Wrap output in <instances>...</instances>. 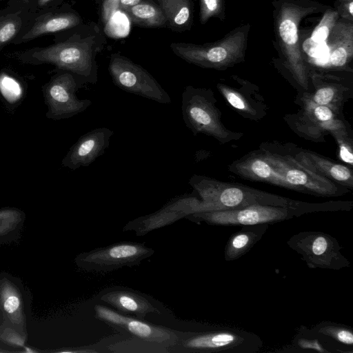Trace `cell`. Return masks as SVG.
<instances>
[{"instance_id":"cell-28","label":"cell","mask_w":353,"mask_h":353,"mask_svg":"<svg viewBox=\"0 0 353 353\" xmlns=\"http://www.w3.org/2000/svg\"><path fill=\"white\" fill-rule=\"evenodd\" d=\"M336 10L329 6L323 12V16L318 25L314 28L312 36L308 39L309 44L316 48L327 40L331 29L339 19Z\"/></svg>"},{"instance_id":"cell-15","label":"cell","mask_w":353,"mask_h":353,"mask_svg":"<svg viewBox=\"0 0 353 353\" xmlns=\"http://www.w3.org/2000/svg\"><path fill=\"white\" fill-rule=\"evenodd\" d=\"M72 73L57 76L50 85L48 98L52 114L57 118H68L88 109L92 104L90 99H79L76 95L78 89L85 83Z\"/></svg>"},{"instance_id":"cell-17","label":"cell","mask_w":353,"mask_h":353,"mask_svg":"<svg viewBox=\"0 0 353 353\" xmlns=\"http://www.w3.org/2000/svg\"><path fill=\"white\" fill-rule=\"evenodd\" d=\"M97 299L121 314L142 320L149 314H161L152 298L128 288L119 287L102 291Z\"/></svg>"},{"instance_id":"cell-26","label":"cell","mask_w":353,"mask_h":353,"mask_svg":"<svg viewBox=\"0 0 353 353\" xmlns=\"http://www.w3.org/2000/svg\"><path fill=\"white\" fill-rule=\"evenodd\" d=\"M134 23L146 27H160L167 23V19L159 5L142 1L132 7L123 9Z\"/></svg>"},{"instance_id":"cell-7","label":"cell","mask_w":353,"mask_h":353,"mask_svg":"<svg viewBox=\"0 0 353 353\" xmlns=\"http://www.w3.org/2000/svg\"><path fill=\"white\" fill-rule=\"evenodd\" d=\"M97 50L90 39L66 41L34 51L32 57L39 61L54 64L81 78L85 83L96 84Z\"/></svg>"},{"instance_id":"cell-14","label":"cell","mask_w":353,"mask_h":353,"mask_svg":"<svg viewBox=\"0 0 353 353\" xmlns=\"http://www.w3.org/2000/svg\"><path fill=\"white\" fill-rule=\"evenodd\" d=\"M260 148L290 155L300 165L312 172L325 178L350 190L353 189V174L351 168L322 157L314 152L279 143H263Z\"/></svg>"},{"instance_id":"cell-32","label":"cell","mask_w":353,"mask_h":353,"mask_svg":"<svg viewBox=\"0 0 353 353\" xmlns=\"http://www.w3.org/2000/svg\"><path fill=\"white\" fill-rule=\"evenodd\" d=\"M1 297L3 308L7 313L12 314L19 310L21 301L14 289L10 287L4 288Z\"/></svg>"},{"instance_id":"cell-35","label":"cell","mask_w":353,"mask_h":353,"mask_svg":"<svg viewBox=\"0 0 353 353\" xmlns=\"http://www.w3.org/2000/svg\"><path fill=\"white\" fill-rule=\"evenodd\" d=\"M119 0H104L102 8V19L104 22L110 19L113 12L119 6Z\"/></svg>"},{"instance_id":"cell-23","label":"cell","mask_w":353,"mask_h":353,"mask_svg":"<svg viewBox=\"0 0 353 353\" xmlns=\"http://www.w3.org/2000/svg\"><path fill=\"white\" fill-rule=\"evenodd\" d=\"M298 330L306 334L324 339L340 348L342 345L350 349L353 347V330L348 325L323 321L310 327L301 325Z\"/></svg>"},{"instance_id":"cell-11","label":"cell","mask_w":353,"mask_h":353,"mask_svg":"<svg viewBox=\"0 0 353 353\" xmlns=\"http://www.w3.org/2000/svg\"><path fill=\"white\" fill-rule=\"evenodd\" d=\"M108 71L114 84L123 91L159 103L169 104L172 101L168 93L150 72L124 56L112 54Z\"/></svg>"},{"instance_id":"cell-4","label":"cell","mask_w":353,"mask_h":353,"mask_svg":"<svg viewBox=\"0 0 353 353\" xmlns=\"http://www.w3.org/2000/svg\"><path fill=\"white\" fill-rule=\"evenodd\" d=\"M345 201H329L316 203L311 207L292 208L265 205H252L240 209L196 212L188 215L196 222L210 225H245L272 224L317 212L345 211Z\"/></svg>"},{"instance_id":"cell-2","label":"cell","mask_w":353,"mask_h":353,"mask_svg":"<svg viewBox=\"0 0 353 353\" xmlns=\"http://www.w3.org/2000/svg\"><path fill=\"white\" fill-rule=\"evenodd\" d=\"M189 184L197 192L191 204V214L196 212L240 209L252 205L305 208L310 203L291 199L239 183L218 181L193 174Z\"/></svg>"},{"instance_id":"cell-13","label":"cell","mask_w":353,"mask_h":353,"mask_svg":"<svg viewBox=\"0 0 353 353\" xmlns=\"http://www.w3.org/2000/svg\"><path fill=\"white\" fill-rule=\"evenodd\" d=\"M94 310L95 317L107 325L128 332L141 341L160 345L165 347H173L185 333L154 325L145 321V320L124 315L99 303L94 305Z\"/></svg>"},{"instance_id":"cell-38","label":"cell","mask_w":353,"mask_h":353,"mask_svg":"<svg viewBox=\"0 0 353 353\" xmlns=\"http://www.w3.org/2000/svg\"><path fill=\"white\" fill-rule=\"evenodd\" d=\"M26 352H34L32 350L29 349V347H25Z\"/></svg>"},{"instance_id":"cell-37","label":"cell","mask_w":353,"mask_h":353,"mask_svg":"<svg viewBox=\"0 0 353 353\" xmlns=\"http://www.w3.org/2000/svg\"><path fill=\"white\" fill-rule=\"evenodd\" d=\"M51 0H39V6H43L46 5L47 3H48Z\"/></svg>"},{"instance_id":"cell-30","label":"cell","mask_w":353,"mask_h":353,"mask_svg":"<svg viewBox=\"0 0 353 353\" xmlns=\"http://www.w3.org/2000/svg\"><path fill=\"white\" fill-rule=\"evenodd\" d=\"M211 18L225 19V6L223 0H200L199 19L205 24Z\"/></svg>"},{"instance_id":"cell-5","label":"cell","mask_w":353,"mask_h":353,"mask_svg":"<svg viewBox=\"0 0 353 353\" xmlns=\"http://www.w3.org/2000/svg\"><path fill=\"white\" fill-rule=\"evenodd\" d=\"M263 343L256 334L228 325H206L199 331L185 332L174 352L199 353H256Z\"/></svg>"},{"instance_id":"cell-27","label":"cell","mask_w":353,"mask_h":353,"mask_svg":"<svg viewBox=\"0 0 353 353\" xmlns=\"http://www.w3.org/2000/svg\"><path fill=\"white\" fill-rule=\"evenodd\" d=\"M80 23V18L74 13H62L53 15L37 22L26 34L23 39H32L38 36L55 32L76 26Z\"/></svg>"},{"instance_id":"cell-25","label":"cell","mask_w":353,"mask_h":353,"mask_svg":"<svg viewBox=\"0 0 353 353\" xmlns=\"http://www.w3.org/2000/svg\"><path fill=\"white\" fill-rule=\"evenodd\" d=\"M281 352H312L336 353L345 352L336 345L321 337L306 334L299 330L292 340L291 344L282 350Z\"/></svg>"},{"instance_id":"cell-10","label":"cell","mask_w":353,"mask_h":353,"mask_svg":"<svg viewBox=\"0 0 353 353\" xmlns=\"http://www.w3.org/2000/svg\"><path fill=\"white\" fill-rule=\"evenodd\" d=\"M300 102L301 108L298 112L284 117L289 127L299 137L312 141L325 142V137L331 132L347 128L341 113L314 103L305 92Z\"/></svg>"},{"instance_id":"cell-34","label":"cell","mask_w":353,"mask_h":353,"mask_svg":"<svg viewBox=\"0 0 353 353\" xmlns=\"http://www.w3.org/2000/svg\"><path fill=\"white\" fill-rule=\"evenodd\" d=\"M333 8L339 18L353 21V0H335Z\"/></svg>"},{"instance_id":"cell-3","label":"cell","mask_w":353,"mask_h":353,"mask_svg":"<svg viewBox=\"0 0 353 353\" xmlns=\"http://www.w3.org/2000/svg\"><path fill=\"white\" fill-rule=\"evenodd\" d=\"M251 26L242 24L221 39L203 44L172 43L170 48L189 63L207 69L225 70L245 61Z\"/></svg>"},{"instance_id":"cell-19","label":"cell","mask_w":353,"mask_h":353,"mask_svg":"<svg viewBox=\"0 0 353 353\" xmlns=\"http://www.w3.org/2000/svg\"><path fill=\"white\" fill-rule=\"evenodd\" d=\"M113 134L112 130L102 127L82 135L70 148L63 164L72 170L90 165L105 153Z\"/></svg>"},{"instance_id":"cell-24","label":"cell","mask_w":353,"mask_h":353,"mask_svg":"<svg viewBox=\"0 0 353 353\" xmlns=\"http://www.w3.org/2000/svg\"><path fill=\"white\" fill-rule=\"evenodd\" d=\"M163 10L169 26L181 31L189 28L193 16L192 0H157Z\"/></svg>"},{"instance_id":"cell-1","label":"cell","mask_w":353,"mask_h":353,"mask_svg":"<svg viewBox=\"0 0 353 353\" xmlns=\"http://www.w3.org/2000/svg\"><path fill=\"white\" fill-rule=\"evenodd\" d=\"M274 46L281 65L303 91L310 89L309 66L301 48L299 26L311 14L324 12L329 6L313 0H273Z\"/></svg>"},{"instance_id":"cell-20","label":"cell","mask_w":353,"mask_h":353,"mask_svg":"<svg viewBox=\"0 0 353 353\" xmlns=\"http://www.w3.org/2000/svg\"><path fill=\"white\" fill-rule=\"evenodd\" d=\"M228 170L245 180L263 182L292 190L286 179L270 165L261 151L251 152L232 162Z\"/></svg>"},{"instance_id":"cell-6","label":"cell","mask_w":353,"mask_h":353,"mask_svg":"<svg viewBox=\"0 0 353 353\" xmlns=\"http://www.w3.org/2000/svg\"><path fill=\"white\" fill-rule=\"evenodd\" d=\"M181 97L183 120L194 135L203 134L221 144L238 141L243 136V133L224 126L221 112L215 105L216 100L210 89L187 85Z\"/></svg>"},{"instance_id":"cell-8","label":"cell","mask_w":353,"mask_h":353,"mask_svg":"<svg viewBox=\"0 0 353 353\" xmlns=\"http://www.w3.org/2000/svg\"><path fill=\"white\" fill-rule=\"evenodd\" d=\"M264 158L274 170L282 175L292 190L316 196H340L350 190L319 176L300 165L290 155L260 148Z\"/></svg>"},{"instance_id":"cell-18","label":"cell","mask_w":353,"mask_h":353,"mask_svg":"<svg viewBox=\"0 0 353 353\" xmlns=\"http://www.w3.org/2000/svg\"><path fill=\"white\" fill-rule=\"evenodd\" d=\"M309 79L314 92H305L314 103L326 105L341 113L345 103L352 97V90L340 77L309 70Z\"/></svg>"},{"instance_id":"cell-36","label":"cell","mask_w":353,"mask_h":353,"mask_svg":"<svg viewBox=\"0 0 353 353\" xmlns=\"http://www.w3.org/2000/svg\"><path fill=\"white\" fill-rule=\"evenodd\" d=\"M143 0H119V6L123 9L132 7L139 3Z\"/></svg>"},{"instance_id":"cell-21","label":"cell","mask_w":353,"mask_h":353,"mask_svg":"<svg viewBox=\"0 0 353 353\" xmlns=\"http://www.w3.org/2000/svg\"><path fill=\"white\" fill-rule=\"evenodd\" d=\"M325 43L329 48L327 67L348 71L353 59V21L339 18Z\"/></svg>"},{"instance_id":"cell-9","label":"cell","mask_w":353,"mask_h":353,"mask_svg":"<svg viewBox=\"0 0 353 353\" xmlns=\"http://www.w3.org/2000/svg\"><path fill=\"white\" fill-rule=\"evenodd\" d=\"M287 245L299 254L310 269L340 270L350 266L334 236L321 231H304L292 235Z\"/></svg>"},{"instance_id":"cell-16","label":"cell","mask_w":353,"mask_h":353,"mask_svg":"<svg viewBox=\"0 0 353 353\" xmlns=\"http://www.w3.org/2000/svg\"><path fill=\"white\" fill-rule=\"evenodd\" d=\"M239 86L219 82L216 87L226 101L245 119L260 120L267 112L265 100L259 88L248 81L232 76Z\"/></svg>"},{"instance_id":"cell-12","label":"cell","mask_w":353,"mask_h":353,"mask_svg":"<svg viewBox=\"0 0 353 353\" xmlns=\"http://www.w3.org/2000/svg\"><path fill=\"white\" fill-rule=\"evenodd\" d=\"M154 252L144 243L122 241L81 253L77 258V263L85 271L105 273L138 265Z\"/></svg>"},{"instance_id":"cell-33","label":"cell","mask_w":353,"mask_h":353,"mask_svg":"<svg viewBox=\"0 0 353 353\" xmlns=\"http://www.w3.org/2000/svg\"><path fill=\"white\" fill-rule=\"evenodd\" d=\"M19 21L14 19H7L0 23V46L6 43L17 33Z\"/></svg>"},{"instance_id":"cell-29","label":"cell","mask_w":353,"mask_h":353,"mask_svg":"<svg viewBox=\"0 0 353 353\" xmlns=\"http://www.w3.org/2000/svg\"><path fill=\"white\" fill-rule=\"evenodd\" d=\"M335 139L341 161L351 166L353 165V139L348 128L334 130L330 133Z\"/></svg>"},{"instance_id":"cell-31","label":"cell","mask_w":353,"mask_h":353,"mask_svg":"<svg viewBox=\"0 0 353 353\" xmlns=\"http://www.w3.org/2000/svg\"><path fill=\"white\" fill-rule=\"evenodd\" d=\"M0 92L3 98L12 103L19 101L23 94L20 83L6 74L0 75Z\"/></svg>"},{"instance_id":"cell-22","label":"cell","mask_w":353,"mask_h":353,"mask_svg":"<svg viewBox=\"0 0 353 353\" xmlns=\"http://www.w3.org/2000/svg\"><path fill=\"white\" fill-rule=\"evenodd\" d=\"M270 224L241 225L240 230L234 233L228 240L224 248V259L226 261L239 259L261 239Z\"/></svg>"}]
</instances>
